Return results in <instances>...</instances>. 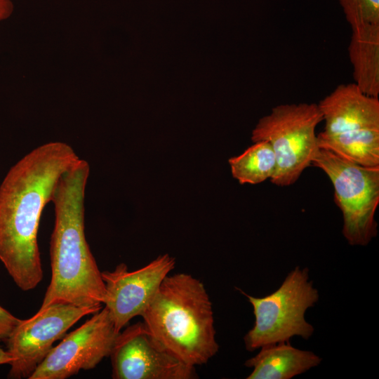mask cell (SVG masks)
Returning <instances> with one entry per match:
<instances>
[{"label": "cell", "mask_w": 379, "mask_h": 379, "mask_svg": "<svg viewBox=\"0 0 379 379\" xmlns=\"http://www.w3.org/2000/svg\"><path fill=\"white\" fill-rule=\"evenodd\" d=\"M79 157L68 144L41 145L17 161L0 185V260L23 291L43 279L40 218L61 176Z\"/></svg>", "instance_id": "cell-1"}, {"label": "cell", "mask_w": 379, "mask_h": 379, "mask_svg": "<svg viewBox=\"0 0 379 379\" xmlns=\"http://www.w3.org/2000/svg\"><path fill=\"white\" fill-rule=\"evenodd\" d=\"M90 173L79 159L61 176L51 201L55 222L51 238V279L40 308L57 303L102 308L106 290L84 231V200Z\"/></svg>", "instance_id": "cell-2"}, {"label": "cell", "mask_w": 379, "mask_h": 379, "mask_svg": "<svg viewBox=\"0 0 379 379\" xmlns=\"http://www.w3.org/2000/svg\"><path fill=\"white\" fill-rule=\"evenodd\" d=\"M141 317L156 341L189 366L206 364L218 352L212 303L191 274H168Z\"/></svg>", "instance_id": "cell-3"}, {"label": "cell", "mask_w": 379, "mask_h": 379, "mask_svg": "<svg viewBox=\"0 0 379 379\" xmlns=\"http://www.w3.org/2000/svg\"><path fill=\"white\" fill-rule=\"evenodd\" d=\"M325 122L319 148L364 166H379V100L354 83L340 84L317 104Z\"/></svg>", "instance_id": "cell-4"}, {"label": "cell", "mask_w": 379, "mask_h": 379, "mask_svg": "<svg viewBox=\"0 0 379 379\" xmlns=\"http://www.w3.org/2000/svg\"><path fill=\"white\" fill-rule=\"evenodd\" d=\"M253 307V327L245 335L246 349L255 351L263 346L289 342L294 336L307 340L314 328L305 317L306 311L319 298L318 290L310 280L309 270L296 267L281 286L264 297H254L239 290Z\"/></svg>", "instance_id": "cell-5"}, {"label": "cell", "mask_w": 379, "mask_h": 379, "mask_svg": "<svg viewBox=\"0 0 379 379\" xmlns=\"http://www.w3.org/2000/svg\"><path fill=\"white\" fill-rule=\"evenodd\" d=\"M323 121L317 104H282L262 117L252 131L255 142L267 141L276 157L271 182L279 187L294 184L312 165L319 149L315 130Z\"/></svg>", "instance_id": "cell-6"}, {"label": "cell", "mask_w": 379, "mask_h": 379, "mask_svg": "<svg viewBox=\"0 0 379 379\" xmlns=\"http://www.w3.org/2000/svg\"><path fill=\"white\" fill-rule=\"evenodd\" d=\"M312 165L331 181L343 219L342 233L351 246H366L378 234L379 166H364L319 148Z\"/></svg>", "instance_id": "cell-7"}, {"label": "cell", "mask_w": 379, "mask_h": 379, "mask_svg": "<svg viewBox=\"0 0 379 379\" xmlns=\"http://www.w3.org/2000/svg\"><path fill=\"white\" fill-rule=\"evenodd\" d=\"M100 309L57 303L20 319L6 340V350L13 357L8 378H29L56 340L83 317Z\"/></svg>", "instance_id": "cell-8"}, {"label": "cell", "mask_w": 379, "mask_h": 379, "mask_svg": "<svg viewBox=\"0 0 379 379\" xmlns=\"http://www.w3.org/2000/svg\"><path fill=\"white\" fill-rule=\"evenodd\" d=\"M107 309L99 311L53 347L29 379H66L95 368L109 356L118 335Z\"/></svg>", "instance_id": "cell-9"}, {"label": "cell", "mask_w": 379, "mask_h": 379, "mask_svg": "<svg viewBox=\"0 0 379 379\" xmlns=\"http://www.w3.org/2000/svg\"><path fill=\"white\" fill-rule=\"evenodd\" d=\"M114 379H192L195 367L163 348L141 321L117 335L109 354Z\"/></svg>", "instance_id": "cell-10"}, {"label": "cell", "mask_w": 379, "mask_h": 379, "mask_svg": "<svg viewBox=\"0 0 379 379\" xmlns=\"http://www.w3.org/2000/svg\"><path fill=\"white\" fill-rule=\"evenodd\" d=\"M175 265V258L164 254L136 270L129 271L120 263L112 271L101 272L106 290L103 304L117 333L133 317L141 316Z\"/></svg>", "instance_id": "cell-11"}, {"label": "cell", "mask_w": 379, "mask_h": 379, "mask_svg": "<svg viewBox=\"0 0 379 379\" xmlns=\"http://www.w3.org/2000/svg\"><path fill=\"white\" fill-rule=\"evenodd\" d=\"M245 362L253 368L247 379H290L317 366L321 358L313 352L294 347L288 342L263 346Z\"/></svg>", "instance_id": "cell-12"}, {"label": "cell", "mask_w": 379, "mask_h": 379, "mask_svg": "<svg viewBox=\"0 0 379 379\" xmlns=\"http://www.w3.org/2000/svg\"><path fill=\"white\" fill-rule=\"evenodd\" d=\"M348 55L354 84L366 94L379 95V25L351 27Z\"/></svg>", "instance_id": "cell-13"}, {"label": "cell", "mask_w": 379, "mask_h": 379, "mask_svg": "<svg viewBox=\"0 0 379 379\" xmlns=\"http://www.w3.org/2000/svg\"><path fill=\"white\" fill-rule=\"evenodd\" d=\"M232 174L240 184H259L274 175L277 161L271 145L255 142L241 154L229 159Z\"/></svg>", "instance_id": "cell-14"}, {"label": "cell", "mask_w": 379, "mask_h": 379, "mask_svg": "<svg viewBox=\"0 0 379 379\" xmlns=\"http://www.w3.org/2000/svg\"><path fill=\"white\" fill-rule=\"evenodd\" d=\"M351 27L379 25V0H338Z\"/></svg>", "instance_id": "cell-15"}, {"label": "cell", "mask_w": 379, "mask_h": 379, "mask_svg": "<svg viewBox=\"0 0 379 379\" xmlns=\"http://www.w3.org/2000/svg\"><path fill=\"white\" fill-rule=\"evenodd\" d=\"M20 321L0 305V341H6Z\"/></svg>", "instance_id": "cell-16"}, {"label": "cell", "mask_w": 379, "mask_h": 379, "mask_svg": "<svg viewBox=\"0 0 379 379\" xmlns=\"http://www.w3.org/2000/svg\"><path fill=\"white\" fill-rule=\"evenodd\" d=\"M13 10L14 5L12 0H0V22L8 19Z\"/></svg>", "instance_id": "cell-17"}, {"label": "cell", "mask_w": 379, "mask_h": 379, "mask_svg": "<svg viewBox=\"0 0 379 379\" xmlns=\"http://www.w3.org/2000/svg\"><path fill=\"white\" fill-rule=\"evenodd\" d=\"M13 361V357L7 351L0 347V365L10 364Z\"/></svg>", "instance_id": "cell-18"}]
</instances>
